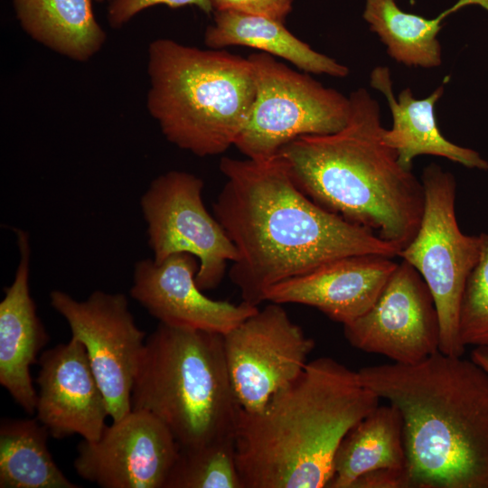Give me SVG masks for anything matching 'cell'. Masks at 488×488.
I'll use <instances>...</instances> for the list:
<instances>
[{
	"label": "cell",
	"instance_id": "cell-7",
	"mask_svg": "<svg viewBox=\"0 0 488 488\" xmlns=\"http://www.w3.org/2000/svg\"><path fill=\"white\" fill-rule=\"evenodd\" d=\"M421 182L425 202L414 239L399 257L421 275L434 298L440 327L439 351L463 356L459 336V308L467 279L476 266L480 235L463 233L455 215L456 183L436 164L424 168Z\"/></svg>",
	"mask_w": 488,
	"mask_h": 488
},
{
	"label": "cell",
	"instance_id": "cell-12",
	"mask_svg": "<svg viewBox=\"0 0 488 488\" xmlns=\"http://www.w3.org/2000/svg\"><path fill=\"white\" fill-rule=\"evenodd\" d=\"M343 333L352 347L399 364H416L439 351L434 298L421 275L404 259L372 306L344 324Z\"/></svg>",
	"mask_w": 488,
	"mask_h": 488
},
{
	"label": "cell",
	"instance_id": "cell-24",
	"mask_svg": "<svg viewBox=\"0 0 488 488\" xmlns=\"http://www.w3.org/2000/svg\"><path fill=\"white\" fill-rule=\"evenodd\" d=\"M165 488H242L235 439L181 449Z\"/></svg>",
	"mask_w": 488,
	"mask_h": 488
},
{
	"label": "cell",
	"instance_id": "cell-15",
	"mask_svg": "<svg viewBox=\"0 0 488 488\" xmlns=\"http://www.w3.org/2000/svg\"><path fill=\"white\" fill-rule=\"evenodd\" d=\"M39 365L36 418L57 439L98 440L109 413L83 344L71 337L44 351Z\"/></svg>",
	"mask_w": 488,
	"mask_h": 488
},
{
	"label": "cell",
	"instance_id": "cell-28",
	"mask_svg": "<svg viewBox=\"0 0 488 488\" xmlns=\"http://www.w3.org/2000/svg\"><path fill=\"white\" fill-rule=\"evenodd\" d=\"M351 488H410L407 468L380 469L358 477Z\"/></svg>",
	"mask_w": 488,
	"mask_h": 488
},
{
	"label": "cell",
	"instance_id": "cell-26",
	"mask_svg": "<svg viewBox=\"0 0 488 488\" xmlns=\"http://www.w3.org/2000/svg\"><path fill=\"white\" fill-rule=\"evenodd\" d=\"M158 5H164L172 8L194 5L206 14L214 11L211 0H109L108 23L113 28H120L138 13Z\"/></svg>",
	"mask_w": 488,
	"mask_h": 488
},
{
	"label": "cell",
	"instance_id": "cell-25",
	"mask_svg": "<svg viewBox=\"0 0 488 488\" xmlns=\"http://www.w3.org/2000/svg\"><path fill=\"white\" fill-rule=\"evenodd\" d=\"M479 260L471 272L459 308V336L465 347L488 348V234L481 233Z\"/></svg>",
	"mask_w": 488,
	"mask_h": 488
},
{
	"label": "cell",
	"instance_id": "cell-27",
	"mask_svg": "<svg viewBox=\"0 0 488 488\" xmlns=\"http://www.w3.org/2000/svg\"><path fill=\"white\" fill-rule=\"evenodd\" d=\"M213 12L232 10L267 16L284 23L293 0H211Z\"/></svg>",
	"mask_w": 488,
	"mask_h": 488
},
{
	"label": "cell",
	"instance_id": "cell-14",
	"mask_svg": "<svg viewBox=\"0 0 488 488\" xmlns=\"http://www.w3.org/2000/svg\"><path fill=\"white\" fill-rule=\"evenodd\" d=\"M197 258L176 253L160 263L138 261L131 296L159 323L171 326L226 334L255 314L258 307L241 301L213 300L196 283Z\"/></svg>",
	"mask_w": 488,
	"mask_h": 488
},
{
	"label": "cell",
	"instance_id": "cell-20",
	"mask_svg": "<svg viewBox=\"0 0 488 488\" xmlns=\"http://www.w3.org/2000/svg\"><path fill=\"white\" fill-rule=\"evenodd\" d=\"M92 1L12 0L21 27L32 39L76 61L91 59L107 39Z\"/></svg>",
	"mask_w": 488,
	"mask_h": 488
},
{
	"label": "cell",
	"instance_id": "cell-1",
	"mask_svg": "<svg viewBox=\"0 0 488 488\" xmlns=\"http://www.w3.org/2000/svg\"><path fill=\"white\" fill-rule=\"evenodd\" d=\"M220 170L213 213L237 249L229 275L244 302L258 306L271 286L343 257H399L397 245L310 199L278 154L222 157Z\"/></svg>",
	"mask_w": 488,
	"mask_h": 488
},
{
	"label": "cell",
	"instance_id": "cell-4",
	"mask_svg": "<svg viewBox=\"0 0 488 488\" xmlns=\"http://www.w3.org/2000/svg\"><path fill=\"white\" fill-rule=\"evenodd\" d=\"M346 125L298 136L277 153L298 188L315 203L402 249L424 210L422 182L382 138L380 106L363 88L351 92Z\"/></svg>",
	"mask_w": 488,
	"mask_h": 488
},
{
	"label": "cell",
	"instance_id": "cell-21",
	"mask_svg": "<svg viewBox=\"0 0 488 488\" xmlns=\"http://www.w3.org/2000/svg\"><path fill=\"white\" fill-rule=\"evenodd\" d=\"M403 468L407 456L401 414L391 403L379 405L342 440L326 488H351L366 473Z\"/></svg>",
	"mask_w": 488,
	"mask_h": 488
},
{
	"label": "cell",
	"instance_id": "cell-30",
	"mask_svg": "<svg viewBox=\"0 0 488 488\" xmlns=\"http://www.w3.org/2000/svg\"><path fill=\"white\" fill-rule=\"evenodd\" d=\"M95 1H97V2H99V3H101V2H103L104 0H95Z\"/></svg>",
	"mask_w": 488,
	"mask_h": 488
},
{
	"label": "cell",
	"instance_id": "cell-6",
	"mask_svg": "<svg viewBox=\"0 0 488 488\" xmlns=\"http://www.w3.org/2000/svg\"><path fill=\"white\" fill-rule=\"evenodd\" d=\"M131 405L159 418L181 449L235 439L240 406L223 335L159 323L145 340Z\"/></svg>",
	"mask_w": 488,
	"mask_h": 488
},
{
	"label": "cell",
	"instance_id": "cell-23",
	"mask_svg": "<svg viewBox=\"0 0 488 488\" xmlns=\"http://www.w3.org/2000/svg\"><path fill=\"white\" fill-rule=\"evenodd\" d=\"M47 428L35 418L2 419L1 488H78L55 464Z\"/></svg>",
	"mask_w": 488,
	"mask_h": 488
},
{
	"label": "cell",
	"instance_id": "cell-8",
	"mask_svg": "<svg viewBox=\"0 0 488 488\" xmlns=\"http://www.w3.org/2000/svg\"><path fill=\"white\" fill-rule=\"evenodd\" d=\"M248 59L255 73L256 95L234 144L247 158L272 157L298 136L332 134L346 125L349 97L266 52Z\"/></svg>",
	"mask_w": 488,
	"mask_h": 488
},
{
	"label": "cell",
	"instance_id": "cell-29",
	"mask_svg": "<svg viewBox=\"0 0 488 488\" xmlns=\"http://www.w3.org/2000/svg\"><path fill=\"white\" fill-rule=\"evenodd\" d=\"M471 359L488 372V348L475 347L472 352Z\"/></svg>",
	"mask_w": 488,
	"mask_h": 488
},
{
	"label": "cell",
	"instance_id": "cell-16",
	"mask_svg": "<svg viewBox=\"0 0 488 488\" xmlns=\"http://www.w3.org/2000/svg\"><path fill=\"white\" fill-rule=\"evenodd\" d=\"M392 258L376 254L343 257L271 286L265 301L313 306L344 325L375 303L399 264Z\"/></svg>",
	"mask_w": 488,
	"mask_h": 488
},
{
	"label": "cell",
	"instance_id": "cell-11",
	"mask_svg": "<svg viewBox=\"0 0 488 488\" xmlns=\"http://www.w3.org/2000/svg\"><path fill=\"white\" fill-rule=\"evenodd\" d=\"M226 361L240 408L257 412L304 371L314 341L272 303L223 335Z\"/></svg>",
	"mask_w": 488,
	"mask_h": 488
},
{
	"label": "cell",
	"instance_id": "cell-9",
	"mask_svg": "<svg viewBox=\"0 0 488 488\" xmlns=\"http://www.w3.org/2000/svg\"><path fill=\"white\" fill-rule=\"evenodd\" d=\"M203 182L196 175L169 171L152 181L140 200L147 224L153 260L160 263L176 253H190L199 262L196 283L203 290L222 281L228 261L237 249L224 229L206 210Z\"/></svg>",
	"mask_w": 488,
	"mask_h": 488
},
{
	"label": "cell",
	"instance_id": "cell-3",
	"mask_svg": "<svg viewBox=\"0 0 488 488\" xmlns=\"http://www.w3.org/2000/svg\"><path fill=\"white\" fill-rule=\"evenodd\" d=\"M380 397L331 357L309 361L259 411L240 408L235 432L242 488H326L337 449Z\"/></svg>",
	"mask_w": 488,
	"mask_h": 488
},
{
	"label": "cell",
	"instance_id": "cell-19",
	"mask_svg": "<svg viewBox=\"0 0 488 488\" xmlns=\"http://www.w3.org/2000/svg\"><path fill=\"white\" fill-rule=\"evenodd\" d=\"M204 43L212 49L240 45L261 50L293 63L305 72L344 78L349 69L313 50L292 34L284 23L258 14L223 10L214 12V23L207 27Z\"/></svg>",
	"mask_w": 488,
	"mask_h": 488
},
{
	"label": "cell",
	"instance_id": "cell-2",
	"mask_svg": "<svg viewBox=\"0 0 488 488\" xmlns=\"http://www.w3.org/2000/svg\"><path fill=\"white\" fill-rule=\"evenodd\" d=\"M399 410L410 488H488V372L436 352L422 361L358 370Z\"/></svg>",
	"mask_w": 488,
	"mask_h": 488
},
{
	"label": "cell",
	"instance_id": "cell-22",
	"mask_svg": "<svg viewBox=\"0 0 488 488\" xmlns=\"http://www.w3.org/2000/svg\"><path fill=\"white\" fill-rule=\"evenodd\" d=\"M467 5H479L488 11V0H457L436 17L428 19L404 12L395 0H365L362 17L393 60L407 66L429 69L442 63L437 34L443 21Z\"/></svg>",
	"mask_w": 488,
	"mask_h": 488
},
{
	"label": "cell",
	"instance_id": "cell-18",
	"mask_svg": "<svg viewBox=\"0 0 488 488\" xmlns=\"http://www.w3.org/2000/svg\"><path fill=\"white\" fill-rule=\"evenodd\" d=\"M370 84L386 98L393 124L384 129V143L395 150L399 164L412 170L413 160L422 155L441 156L468 168L488 170V162L471 148L457 145L440 132L436 118V103L444 94V84L429 96L418 99L409 88L402 89L396 99L390 70L379 66L371 73Z\"/></svg>",
	"mask_w": 488,
	"mask_h": 488
},
{
	"label": "cell",
	"instance_id": "cell-17",
	"mask_svg": "<svg viewBox=\"0 0 488 488\" xmlns=\"http://www.w3.org/2000/svg\"><path fill=\"white\" fill-rule=\"evenodd\" d=\"M20 253L13 283L0 302V384L28 414L35 413L37 390L30 368L49 335L29 290V236L15 230Z\"/></svg>",
	"mask_w": 488,
	"mask_h": 488
},
{
	"label": "cell",
	"instance_id": "cell-5",
	"mask_svg": "<svg viewBox=\"0 0 488 488\" xmlns=\"http://www.w3.org/2000/svg\"><path fill=\"white\" fill-rule=\"evenodd\" d=\"M147 72L146 107L170 143L202 157L234 145L256 95L248 58L156 39Z\"/></svg>",
	"mask_w": 488,
	"mask_h": 488
},
{
	"label": "cell",
	"instance_id": "cell-10",
	"mask_svg": "<svg viewBox=\"0 0 488 488\" xmlns=\"http://www.w3.org/2000/svg\"><path fill=\"white\" fill-rule=\"evenodd\" d=\"M51 305L68 323L71 337L86 349L106 399L109 417L117 421L132 410L134 380L145 343L123 294L94 291L79 301L53 290Z\"/></svg>",
	"mask_w": 488,
	"mask_h": 488
},
{
	"label": "cell",
	"instance_id": "cell-13",
	"mask_svg": "<svg viewBox=\"0 0 488 488\" xmlns=\"http://www.w3.org/2000/svg\"><path fill=\"white\" fill-rule=\"evenodd\" d=\"M180 450L159 418L132 409L98 440H82L73 465L82 479L103 488H165Z\"/></svg>",
	"mask_w": 488,
	"mask_h": 488
}]
</instances>
